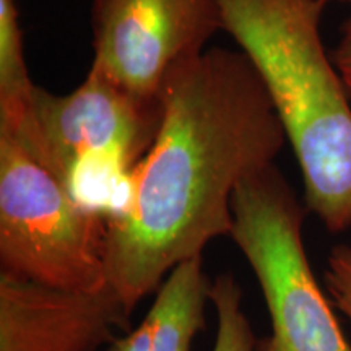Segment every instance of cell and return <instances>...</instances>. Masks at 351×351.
Here are the masks:
<instances>
[{"mask_svg":"<svg viewBox=\"0 0 351 351\" xmlns=\"http://www.w3.org/2000/svg\"><path fill=\"white\" fill-rule=\"evenodd\" d=\"M161 124L106 218L108 287L132 314L176 267L231 236L232 195L275 165L287 132L239 49L210 47L176 65L160 90Z\"/></svg>","mask_w":351,"mask_h":351,"instance_id":"6da1fadb","label":"cell"},{"mask_svg":"<svg viewBox=\"0 0 351 351\" xmlns=\"http://www.w3.org/2000/svg\"><path fill=\"white\" fill-rule=\"evenodd\" d=\"M226 32L256 69L287 132L306 208L330 232L351 226V108L320 36L319 0H218Z\"/></svg>","mask_w":351,"mask_h":351,"instance_id":"7a4b0ae2","label":"cell"},{"mask_svg":"<svg viewBox=\"0 0 351 351\" xmlns=\"http://www.w3.org/2000/svg\"><path fill=\"white\" fill-rule=\"evenodd\" d=\"M161 101L134 96L90 69L72 93L44 88L34 98V132L25 147L86 208L111 217L130 174L155 142Z\"/></svg>","mask_w":351,"mask_h":351,"instance_id":"3957f363","label":"cell"},{"mask_svg":"<svg viewBox=\"0 0 351 351\" xmlns=\"http://www.w3.org/2000/svg\"><path fill=\"white\" fill-rule=\"evenodd\" d=\"M231 210V238L256 275L271 322V335L258 339L257 351H351L307 258V208L282 171L271 165L247 176Z\"/></svg>","mask_w":351,"mask_h":351,"instance_id":"277c9868","label":"cell"},{"mask_svg":"<svg viewBox=\"0 0 351 351\" xmlns=\"http://www.w3.org/2000/svg\"><path fill=\"white\" fill-rule=\"evenodd\" d=\"M106 218L23 145L0 135V274L64 291L108 287Z\"/></svg>","mask_w":351,"mask_h":351,"instance_id":"5b68a950","label":"cell"},{"mask_svg":"<svg viewBox=\"0 0 351 351\" xmlns=\"http://www.w3.org/2000/svg\"><path fill=\"white\" fill-rule=\"evenodd\" d=\"M91 67L134 96L160 99L171 69L223 32L218 0H91Z\"/></svg>","mask_w":351,"mask_h":351,"instance_id":"8992f818","label":"cell"},{"mask_svg":"<svg viewBox=\"0 0 351 351\" xmlns=\"http://www.w3.org/2000/svg\"><path fill=\"white\" fill-rule=\"evenodd\" d=\"M130 330L109 287L64 291L0 274V351H99Z\"/></svg>","mask_w":351,"mask_h":351,"instance_id":"52a82bcc","label":"cell"},{"mask_svg":"<svg viewBox=\"0 0 351 351\" xmlns=\"http://www.w3.org/2000/svg\"><path fill=\"white\" fill-rule=\"evenodd\" d=\"M212 283L204 257L182 262L158 288L138 327L117 337L106 351H192L195 337L207 328Z\"/></svg>","mask_w":351,"mask_h":351,"instance_id":"ba28073f","label":"cell"},{"mask_svg":"<svg viewBox=\"0 0 351 351\" xmlns=\"http://www.w3.org/2000/svg\"><path fill=\"white\" fill-rule=\"evenodd\" d=\"M36 90L26 67L16 0H0V135L23 147L33 138Z\"/></svg>","mask_w":351,"mask_h":351,"instance_id":"9c48e42d","label":"cell"},{"mask_svg":"<svg viewBox=\"0 0 351 351\" xmlns=\"http://www.w3.org/2000/svg\"><path fill=\"white\" fill-rule=\"evenodd\" d=\"M243 288L234 275L219 274L212 283L210 302L217 313L213 351H257L258 339L244 313Z\"/></svg>","mask_w":351,"mask_h":351,"instance_id":"30bf717a","label":"cell"},{"mask_svg":"<svg viewBox=\"0 0 351 351\" xmlns=\"http://www.w3.org/2000/svg\"><path fill=\"white\" fill-rule=\"evenodd\" d=\"M324 278L332 302L351 322V245L340 244L332 249Z\"/></svg>","mask_w":351,"mask_h":351,"instance_id":"8fae6325","label":"cell"},{"mask_svg":"<svg viewBox=\"0 0 351 351\" xmlns=\"http://www.w3.org/2000/svg\"><path fill=\"white\" fill-rule=\"evenodd\" d=\"M332 60L339 70L346 91L351 93V19L346 20L341 28V39L337 49L333 51Z\"/></svg>","mask_w":351,"mask_h":351,"instance_id":"7c38bea8","label":"cell"},{"mask_svg":"<svg viewBox=\"0 0 351 351\" xmlns=\"http://www.w3.org/2000/svg\"><path fill=\"white\" fill-rule=\"evenodd\" d=\"M319 2H322L324 5H327V3L332 2V0H319ZM339 2H348V3H351V0H339Z\"/></svg>","mask_w":351,"mask_h":351,"instance_id":"4fadbf2b","label":"cell"}]
</instances>
